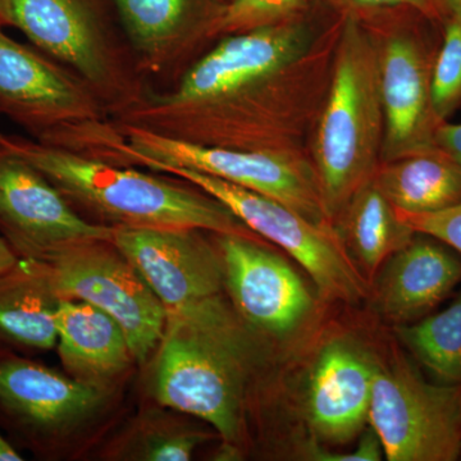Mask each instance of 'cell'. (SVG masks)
Instances as JSON below:
<instances>
[{
    "instance_id": "obj_1",
    "label": "cell",
    "mask_w": 461,
    "mask_h": 461,
    "mask_svg": "<svg viewBox=\"0 0 461 461\" xmlns=\"http://www.w3.org/2000/svg\"><path fill=\"white\" fill-rule=\"evenodd\" d=\"M256 344L224 294L167 314L165 335L149 362L153 402L209 424L236 453L247 426Z\"/></svg>"
},
{
    "instance_id": "obj_2",
    "label": "cell",
    "mask_w": 461,
    "mask_h": 461,
    "mask_svg": "<svg viewBox=\"0 0 461 461\" xmlns=\"http://www.w3.org/2000/svg\"><path fill=\"white\" fill-rule=\"evenodd\" d=\"M0 144L41 171L87 222L109 229H195L258 239L222 203L181 178L0 132Z\"/></svg>"
},
{
    "instance_id": "obj_3",
    "label": "cell",
    "mask_w": 461,
    "mask_h": 461,
    "mask_svg": "<svg viewBox=\"0 0 461 461\" xmlns=\"http://www.w3.org/2000/svg\"><path fill=\"white\" fill-rule=\"evenodd\" d=\"M384 132L381 48L350 18L339 39L314 144L315 175L330 221L372 180Z\"/></svg>"
},
{
    "instance_id": "obj_4",
    "label": "cell",
    "mask_w": 461,
    "mask_h": 461,
    "mask_svg": "<svg viewBox=\"0 0 461 461\" xmlns=\"http://www.w3.org/2000/svg\"><path fill=\"white\" fill-rule=\"evenodd\" d=\"M77 153L156 173L169 168L205 173L290 206L315 223L332 226L315 171L285 150L205 147L112 120Z\"/></svg>"
},
{
    "instance_id": "obj_5",
    "label": "cell",
    "mask_w": 461,
    "mask_h": 461,
    "mask_svg": "<svg viewBox=\"0 0 461 461\" xmlns=\"http://www.w3.org/2000/svg\"><path fill=\"white\" fill-rule=\"evenodd\" d=\"M120 395L0 348V429L14 447L38 459H63L94 442Z\"/></svg>"
},
{
    "instance_id": "obj_6",
    "label": "cell",
    "mask_w": 461,
    "mask_h": 461,
    "mask_svg": "<svg viewBox=\"0 0 461 461\" xmlns=\"http://www.w3.org/2000/svg\"><path fill=\"white\" fill-rule=\"evenodd\" d=\"M5 26L83 78L109 117L131 107L148 89L129 44L112 32L93 0H9Z\"/></svg>"
},
{
    "instance_id": "obj_7",
    "label": "cell",
    "mask_w": 461,
    "mask_h": 461,
    "mask_svg": "<svg viewBox=\"0 0 461 461\" xmlns=\"http://www.w3.org/2000/svg\"><path fill=\"white\" fill-rule=\"evenodd\" d=\"M162 175L189 182L222 203L249 230L287 251L324 296L345 303L366 296V278L332 226L315 223L290 206L205 173L169 168Z\"/></svg>"
},
{
    "instance_id": "obj_8",
    "label": "cell",
    "mask_w": 461,
    "mask_h": 461,
    "mask_svg": "<svg viewBox=\"0 0 461 461\" xmlns=\"http://www.w3.org/2000/svg\"><path fill=\"white\" fill-rule=\"evenodd\" d=\"M0 117L33 140L54 147L111 120L104 103L83 78L35 47L14 41L2 25Z\"/></svg>"
},
{
    "instance_id": "obj_9",
    "label": "cell",
    "mask_w": 461,
    "mask_h": 461,
    "mask_svg": "<svg viewBox=\"0 0 461 461\" xmlns=\"http://www.w3.org/2000/svg\"><path fill=\"white\" fill-rule=\"evenodd\" d=\"M368 421L387 460H457L461 386L429 384L403 359L379 364Z\"/></svg>"
},
{
    "instance_id": "obj_10",
    "label": "cell",
    "mask_w": 461,
    "mask_h": 461,
    "mask_svg": "<svg viewBox=\"0 0 461 461\" xmlns=\"http://www.w3.org/2000/svg\"><path fill=\"white\" fill-rule=\"evenodd\" d=\"M47 263L62 299L89 303L113 318L139 366L153 359L165 335V306L111 239L74 245Z\"/></svg>"
},
{
    "instance_id": "obj_11",
    "label": "cell",
    "mask_w": 461,
    "mask_h": 461,
    "mask_svg": "<svg viewBox=\"0 0 461 461\" xmlns=\"http://www.w3.org/2000/svg\"><path fill=\"white\" fill-rule=\"evenodd\" d=\"M112 230L84 220L41 171L0 144V238L20 259L50 262Z\"/></svg>"
},
{
    "instance_id": "obj_12",
    "label": "cell",
    "mask_w": 461,
    "mask_h": 461,
    "mask_svg": "<svg viewBox=\"0 0 461 461\" xmlns=\"http://www.w3.org/2000/svg\"><path fill=\"white\" fill-rule=\"evenodd\" d=\"M224 268L226 295L254 333L286 338L314 309V299L290 264L259 240L213 233Z\"/></svg>"
},
{
    "instance_id": "obj_13",
    "label": "cell",
    "mask_w": 461,
    "mask_h": 461,
    "mask_svg": "<svg viewBox=\"0 0 461 461\" xmlns=\"http://www.w3.org/2000/svg\"><path fill=\"white\" fill-rule=\"evenodd\" d=\"M195 229H113L112 242L140 273L167 314L226 294L215 240Z\"/></svg>"
},
{
    "instance_id": "obj_14",
    "label": "cell",
    "mask_w": 461,
    "mask_h": 461,
    "mask_svg": "<svg viewBox=\"0 0 461 461\" xmlns=\"http://www.w3.org/2000/svg\"><path fill=\"white\" fill-rule=\"evenodd\" d=\"M378 366L351 339H333L321 348L305 402L306 417L318 439L344 444L362 432L368 421Z\"/></svg>"
},
{
    "instance_id": "obj_15",
    "label": "cell",
    "mask_w": 461,
    "mask_h": 461,
    "mask_svg": "<svg viewBox=\"0 0 461 461\" xmlns=\"http://www.w3.org/2000/svg\"><path fill=\"white\" fill-rule=\"evenodd\" d=\"M56 348L69 377L107 393H122V387L139 366L120 324L80 300L60 302Z\"/></svg>"
},
{
    "instance_id": "obj_16",
    "label": "cell",
    "mask_w": 461,
    "mask_h": 461,
    "mask_svg": "<svg viewBox=\"0 0 461 461\" xmlns=\"http://www.w3.org/2000/svg\"><path fill=\"white\" fill-rule=\"evenodd\" d=\"M381 95L382 159L388 163L430 150L429 72L423 54L411 38L393 36L381 48Z\"/></svg>"
},
{
    "instance_id": "obj_17",
    "label": "cell",
    "mask_w": 461,
    "mask_h": 461,
    "mask_svg": "<svg viewBox=\"0 0 461 461\" xmlns=\"http://www.w3.org/2000/svg\"><path fill=\"white\" fill-rule=\"evenodd\" d=\"M424 236L388 258L378 275L375 303L397 326L429 315L461 281L460 258Z\"/></svg>"
},
{
    "instance_id": "obj_18",
    "label": "cell",
    "mask_w": 461,
    "mask_h": 461,
    "mask_svg": "<svg viewBox=\"0 0 461 461\" xmlns=\"http://www.w3.org/2000/svg\"><path fill=\"white\" fill-rule=\"evenodd\" d=\"M60 302L47 262L18 259L0 273V348L27 357L56 348Z\"/></svg>"
},
{
    "instance_id": "obj_19",
    "label": "cell",
    "mask_w": 461,
    "mask_h": 461,
    "mask_svg": "<svg viewBox=\"0 0 461 461\" xmlns=\"http://www.w3.org/2000/svg\"><path fill=\"white\" fill-rule=\"evenodd\" d=\"M141 74L160 75L175 66L196 33L194 0H114Z\"/></svg>"
},
{
    "instance_id": "obj_20",
    "label": "cell",
    "mask_w": 461,
    "mask_h": 461,
    "mask_svg": "<svg viewBox=\"0 0 461 461\" xmlns=\"http://www.w3.org/2000/svg\"><path fill=\"white\" fill-rule=\"evenodd\" d=\"M373 180L406 213H432L461 203V167L433 149L388 162Z\"/></svg>"
},
{
    "instance_id": "obj_21",
    "label": "cell",
    "mask_w": 461,
    "mask_h": 461,
    "mask_svg": "<svg viewBox=\"0 0 461 461\" xmlns=\"http://www.w3.org/2000/svg\"><path fill=\"white\" fill-rule=\"evenodd\" d=\"M344 212L341 238L366 280L375 278L388 258L414 238V230L402 222L373 178L355 194Z\"/></svg>"
},
{
    "instance_id": "obj_22",
    "label": "cell",
    "mask_w": 461,
    "mask_h": 461,
    "mask_svg": "<svg viewBox=\"0 0 461 461\" xmlns=\"http://www.w3.org/2000/svg\"><path fill=\"white\" fill-rule=\"evenodd\" d=\"M189 417L154 402L130 420L102 455L108 460H191L211 433L191 423Z\"/></svg>"
},
{
    "instance_id": "obj_23",
    "label": "cell",
    "mask_w": 461,
    "mask_h": 461,
    "mask_svg": "<svg viewBox=\"0 0 461 461\" xmlns=\"http://www.w3.org/2000/svg\"><path fill=\"white\" fill-rule=\"evenodd\" d=\"M412 357L445 384L461 386V294L444 311L396 326Z\"/></svg>"
},
{
    "instance_id": "obj_24",
    "label": "cell",
    "mask_w": 461,
    "mask_h": 461,
    "mask_svg": "<svg viewBox=\"0 0 461 461\" xmlns=\"http://www.w3.org/2000/svg\"><path fill=\"white\" fill-rule=\"evenodd\" d=\"M303 0H232L209 18L205 36L233 35L277 25L295 12Z\"/></svg>"
},
{
    "instance_id": "obj_25",
    "label": "cell",
    "mask_w": 461,
    "mask_h": 461,
    "mask_svg": "<svg viewBox=\"0 0 461 461\" xmlns=\"http://www.w3.org/2000/svg\"><path fill=\"white\" fill-rule=\"evenodd\" d=\"M430 107L437 118L445 117L461 100V20L446 27L444 44L429 77Z\"/></svg>"
},
{
    "instance_id": "obj_26",
    "label": "cell",
    "mask_w": 461,
    "mask_h": 461,
    "mask_svg": "<svg viewBox=\"0 0 461 461\" xmlns=\"http://www.w3.org/2000/svg\"><path fill=\"white\" fill-rule=\"evenodd\" d=\"M397 213L415 233L444 242L461 254V203L432 213Z\"/></svg>"
},
{
    "instance_id": "obj_27",
    "label": "cell",
    "mask_w": 461,
    "mask_h": 461,
    "mask_svg": "<svg viewBox=\"0 0 461 461\" xmlns=\"http://www.w3.org/2000/svg\"><path fill=\"white\" fill-rule=\"evenodd\" d=\"M308 455L309 459L318 461H379L384 456L379 437L372 427L363 433L359 445L351 453H333L321 446L312 444Z\"/></svg>"
},
{
    "instance_id": "obj_28",
    "label": "cell",
    "mask_w": 461,
    "mask_h": 461,
    "mask_svg": "<svg viewBox=\"0 0 461 461\" xmlns=\"http://www.w3.org/2000/svg\"><path fill=\"white\" fill-rule=\"evenodd\" d=\"M433 141L441 148V153L461 167V123H446L437 127Z\"/></svg>"
},
{
    "instance_id": "obj_29",
    "label": "cell",
    "mask_w": 461,
    "mask_h": 461,
    "mask_svg": "<svg viewBox=\"0 0 461 461\" xmlns=\"http://www.w3.org/2000/svg\"><path fill=\"white\" fill-rule=\"evenodd\" d=\"M344 2L359 8L395 7V5H409L418 9L429 7V0H344Z\"/></svg>"
},
{
    "instance_id": "obj_30",
    "label": "cell",
    "mask_w": 461,
    "mask_h": 461,
    "mask_svg": "<svg viewBox=\"0 0 461 461\" xmlns=\"http://www.w3.org/2000/svg\"><path fill=\"white\" fill-rule=\"evenodd\" d=\"M23 454L8 441L7 437L0 432V461H21Z\"/></svg>"
},
{
    "instance_id": "obj_31",
    "label": "cell",
    "mask_w": 461,
    "mask_h": 461,
    "mask_svg": "<svg viewBox=\"0 0 461 461\" xmlns=\"http://www.w3.org/2000/svg\"><path fill=\"white\" fill-rule=\"evenodd\" d=\"M18 259H20V258L12 250L7 241L0 238V273L5 272V269L11 268Z\"/></svg>"
},
{
    "instance_id": "obj_32",
    "label": "cell",
    "mask_w": 461,
    "mask_h": 461,
    "mask_svg": "<svg viewBox=\"0 0 461 461\" xmlns=\"http://www.w3.org/2000/svg\"><path fill=\"white\" fill-rule=\"evenodd\" d=\"M9 0H0V25L5 26V18H7Z\"/></svg>"
},
{
    "instance_id": "obj_33",
    "label": "cell",
    "mask_w": 461,
    "mask_h": 461,
    "mask_svg": "<svg viewBox=\"0 0 461 461\" xmlns=\"http://www.w3.org/2000/svg\"><path fill=\"white\" fill-rule=\"evenodd\" d=\"M451 7L454 9L455 17L460 18L461 20V0H448Z\"/></svg>"
}]
</instances>
